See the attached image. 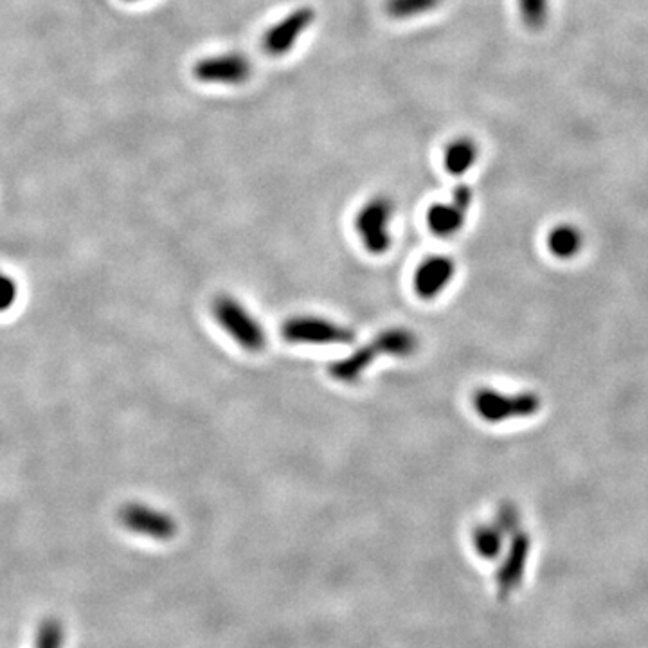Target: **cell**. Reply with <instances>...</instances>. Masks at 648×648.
Segmentation results:
<instances>
[{
    "label": "cell",
    "mask_w": 648,
    "mask_h": 648,
    "mask_svg": "<svg viewBox=\"0 0 648 648\" xmlns=\"http://www.w3.org/2000/svg\"><path fill=\"white\" fill-rule=\"evenodd\" d=\"M418 337L413 330L409 328H389L378 333L375 339H371L368 344L360 346L350 355L335 360L330 364L328 373L333 380H339L344 384L357 382L364 371L380 357V355H389V357H409L414 351L418 350Z\"/></svg>",
    "instance_id": "1"
},
{
    "label": "cell",
    "mask_w": 648,
    "mask_h": 648,
    "mask_svg": "<svg viewBox=\"0 0 648 648\" xmlns=\"http://www.w3.org/2000/svg\"><path fill=\"white\" fill-rule=\"evenodd\" d=\"M211 312H213L216 323L222 326V330L240 348L251 351V353H258L265 348V344H267L265 328L236 297L227 296V294L215 297V301L211 305Z\"/></svg>",
    "instance_id": "2"
},
{
    "label": "cell",
    "mask_w": 648,
    "mask_h": 648,
    "mask_svg": "<svg viewBox=\"0 0 648 648\" xmlns=\"http://www.w3.org/2000/svg\"><path fill=\"white\" fill-rule=\"evenodd\" d=\"M472 404L476 413L488 423L508 422L517 418H530L542 407V400L537 393L524 391L517 395L499 393L490 387H481L474 393Z\"/></svg>",
    "instance_id": "3"
},
{
    "label": "cell",
    "mask_w": 648,
    "mask_h": 648,
    "mask_svg": "<svg viewBox=\"0 0 648 648\" xmlns=\"http://www.w3.org/2000/svg\"><path fill=\"white\" fill-rule=\"evenodd\" d=\"M395 216V204L391 198L378 195L369 198L360 207L355 216V231L359 234L360 242L371 254H384L391 249V222Z\"/></svg>",
    "instance_id": "4"
},
{
    "label": "cell",
    "mask_w": 648,
    "mask_h": 648,
    "mask_svg": "<svg viewBox=\"0 0 648 648\" xmlns=\"http://www.w3.org/2000/svg\"><path fill=\"white\" fill-rule=\"evenodd\" d=\"M281 337L292 344H350L355 333L344 324L315 315H294L281 324Z\"/></svg>",
    "instance_id": "5"
},
{
    "label": "cell",
    "mask_w": 648,
    "mask_h": 648,
    "mask_svg": "<svg viewBox=\"0 0 648 648\" xmlns=\"http://www.w3.org/2000/svg\"><path fill=\"white\" fill-rule=\"evenodd\" d=\"M193 76L200 83L211 85H242L251 80L252 63L242 53L207 56L193 65Z\"/></svg>",
    "instance_id": "6"
},
{
    "label": "cell",
    "mask_w": 648,
    "mask_h": 648,
    "mask_svg": "<svg viewBox=\"0 0 648 648\" xmlns=\"http://www.w3.org/2000/svg\"><path fill=\"white\" fill-rule=\"evenodd\" d=\"M119 522L135 535L155 540H170L177 533V522L171 515L143 503H126L119 510Z\"/></svg>",
    "instance_id": "7"
},
{
    "label": "cell",
    "mask_w": 648,
    "mask_h": 648,
    "mask_svg": "<svg viewBox=\"0 0 648 648\" xmlns=\"http://www.w3.org/2000/svg\"><path fill=\"white\" fill-rule=\"evenodd\" d=\"M474 193L467 184H459L452 191L450 202H440L429 207L427 211V225L431 233L441 238H449L459 233V229L465 225L467 213L472 206Z\"/></svg>",
    "instance_id": "8"
},
{
    "label": "cell",
    "mask_w": 648,
    "mask_h": 648,
    "mask_svg": "<svg viewBox=\"0 0 648 648\" xmlns=\"http://www.w3.org/2000/svg\"><path fill=\"white\" fill-rule=\"evenodd\" d=\"M315 11L308 6L297 8L288 13L287 17L281 18L278 24L269 27L263 35V49L270 56H283L290 53L299 36L305 33L308 27L314 24Z\"/></svg>",
    "instance_id": "9"
},
{
    "label": "cell",
    "mask_w": 648,
    "mask_h": 648,
    "mask_svg": "<svg viewBox=\"0 0 648 648\" xmlns=\"http://www.w3.org/2000/svg\"><path fill=\"white\" fill-rule=\"evenodd\" d=\"M454 274H456V263L450 256H443V254L429 256L414 272V292L422 299H434L449 287Z\"/></svg>",
    "instance_id": "10"
},
{
    "label": "cell",
    "mask_w": 648,
    "mask_h": 648,
    "mask_svg": "<svg viewBox=\"0 0 648 648\" xmlns=\"http://www.w3.org/2000/svg\"><path fill=\"white\" fill-rule=\"evenodd\" d=\"M479 157V148L474 139L470 137H456L452 139L443 152V164L445 170L449 171L454 177L465 175Z\"/></svg>",
    "instance_id": "11"
},
{
    "label": "cell",
    "mask_w": 648,
    "mask_h": 648,
    "mask_svg": "<svg viewBox=\"0 0 648 648\" xmlns=\"http://www.w3.org/2000/svg\"><path fill=\"white\" fill-rule=\"evenodd\" d=\"M584 247V234L571 224L555 225L548 234V249L560 260H571Z\"/></svg>",
    "instance_id": "12"
},
{
    "label": "cell",
    "mask_w": 648,
    "mask_h": 648,
    "mask_svg": "<svg viewBox=\"0 0 648 648\" xmlns=\"http://www.w3.org/2000/svg\"><path fill=\"white\" fill-rule=\"evenodd\" d=\"M441 0H386L387 17L395 20H411L422 17L440 6Z\"/></svg>",
    "instance_id": "13"
},
{
    "label": "cell",
    "mask_w": 648,
    "mask_h": 648,
    "mask_svg": "<svg viewBox=\"0 0 648 648\" xmlns=\"http://www.w3.org/2000/svg\"><path fill=\"white\" fill-rule=\"evenodd\" d=\"M549 9V0H519L522 24L530 31H540L548 24Z\"/></svg>",
    "instance_id": "14"
},
{
    "label": "cell",
    "mask_w": 648,
    "mask_h": 648,
    "mask_svg": "<svg viewBox=\"0 0 648 648\" xmlns=\"http://www.w3.org/2000/svg\"><path fill=\"white\" fill-rule=\"evenodd\" d=\"M501 530L497 528H492V526H479L477 530H474V546H476L477 551L485 557H494L499 549V544H501Z\"/></svg>",
    "instance_id": "15"
},
{
    "label": "cell",
    "mask_w": 648,
    "mask_h": 648,
    "mask_svg": "<svg viewBox=\"0 0 648 648\" xmlns=\"http://www.w3.org/2000/svg\"><path fill=\"white\" fill-rule=\"evenodd\" d=\"M63 627L60 621L45 620L36 636V648H62Z\"/></svg>",
    "instance_id": "16"
},
{
    "label": "cell",
    "mask_w": 648,
    "mask_h": 648,
    "mask_svg": "<svg viewBox=\"0 0 648 648\" xmlns=\"http://www.w3.org/2000/svg\"><path fill=\"white\" fill-rule=\"evenodd\" d=\"M18 285L8 272L0 270V314L8 312L17 303Z\"/></svg>",
    "instance_id": "17"
},
{
    "label": "cell",
    "mask_w": 648,
    "mask_h": 648,
    "mask_svg": "<svg viewBox=\"0 0 648 648\" xmlns=\"http://www.w3.org/2000/svg\"><path fill=\"white\" fill-rule=\"evenodd\" d=\"M497 521H499L501 530H510L513 524L517 522V510H515V506L510 503L503 504L499 508V513H497Z\"/></svg>",
    "instance_id": "18"
},
{
    "label": "cell",
    "mask_w": 648,
    "mask_h": 648,
    "mask_svg": "<svg viewBox=\"0 0 648 648\" xmlns=\"http://www.w3.org/2000/svg\"><path fill=\"white\" fill-rule=\"evenodd\" d=\"M125 2H139V0H125Z\"/></svg>",
    "instance_id": "19"
}]
</instances>
